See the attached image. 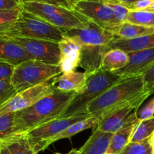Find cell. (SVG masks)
Segmentation results:
<instances>
[{"label": "cell", "mask_w": 154, "mask_h": 154, "mask_svg": "<svg viewBox=\"0 0 154 154\" xmlns=\"http://www.w3.org/2000/svg\"><path fill=\"white\" fill-rule=\"evenodd\" d=\"M76 93V92H63L55 88L51 94L33 105L15 112L16 135L26 133L41 125L60 118Z\"/></svg>", "instance_id": "obj_1"}, {"label": "cell", "mask_w": 154, "mask_h": 154, "mask_svg": "<svg viewBox=\"0 0 154 154\" xmlns=\"http://www.w3.org/2000/svg\"><path fill=\"white\" fill-rule=\"evenodd\" d=\"M148 91L142 75L123 78L89 104L87 114L102 120Z\"/></svg>", "instance_id": "obj_2"}, {"label": "cell", "mask_w": 154, "mask_h": 154, "mask_svg": "<svg viewBox=\"0 0 154 154\" xmlns=\"http://www.w3.org/2000/svg\"><path fill=\"white\" fill-rule=\"evenodd\" d=\"M121 79V77L115 72L102 69L88 75L84 87L76 93V96L63 111L60 118H67L87 114L89 104L98 99Z\"/></svg>", "instance_id": "obj_3"}, {"label": "cell", "mask_w": 154, "mask_h": 154, "mask_svg": "<svg viewBox=\"0 0 154 154\" xmlns=\"http://www.w3.org/2000/svg\"><path fill=\"white\" fill-rule=\"evenodd\" d=\"M0 36L40 39L59 43L64 35L60 29L29 12L21 10L17 20L0 31Z\"/></svg>", "instance_id": "obj_4"}, {"label": "cell", "mask_w": 154, "mask_h": 154, "mask_svg": "<svg viewBox=\"0 0 154 154\" xmlns=\"http://www.w3.org/2000/svg\"><path fill=\"white\" fill-rule=\"evenodd\" d=\"M21 9L32 14L63 31L87 26L90 20L73 9L37 2L21 4Z\"/></svg>", "instance_id": "obj_5"}, {"label": "cell", "mask_w": 154, "mask_h": 154, "mask_svg": "<svg viewBox=\"0 0 154 154\" xmlns=\"http://www.w3.org/2000/svg\"><path fill=\"white\" fill-rule=\"evenodd\" d=\"M63 74L60 66L27 60L14 67L11 82L17 93Z\"/></svg>", "instance_id": "obj_6"}, {"label": "cell", "mask_w": 154, "mask_h": 154, "mask_svg": "<svg viewBox=\"0 0 154 154\" xmlns=\"http://www.w3.org/2000/svg\"><path fill=\"white\" fill-rule=\"evenodd\" d=\"M90 117V114H83L67 118L56 119L35 127L24 134L26 135L35 153L38 154L52 144L54 138L71 125Z\"/></svg>", "instance_id": "obj_7"}, {"label": "cell", "mask_w": 154, "mask_h": 154, "mask_svg": "<svg viewBox=\"0 0 154 154\" xmlns=\"http://www.w3.org/2000/svg\"><path fill=\"white\" fill-rule=\"evenodd\" d=\"M55 78L17 93L0 108V114L15 113L26 109L51 94L55 90L54 84Z\"/></svg>", "instance_id": "obj_8"}, {"label": "cell", "mask_w": 154, "mask_h": 154, "mask_svg": "<svg viewBox=\"0 0 154 154\" xmlns=\"http://www.w3.org/2000/svg\"><path fill=\"white\" fill-rule=\"evenodd\" d=\"M7 38L20 45L32 60L54 66L60 65V50L58 42L19 37Z\"/></svg>", "instance_id": "obj_9"}, {"label": "cell", "mask_w": 154, "mask_h": 154, "mask_svg": "<svg viewBox=\"0 0 154 154\" xmlns=\"http://www.w3.org/2000/svg\"><path fill=\"white\" fill-rule=\"evenodd\" d=\"M72 9L89 20L113 33L120 25L116 20L112 8L99 0H82L77 3Z\"/></svg>", "instance_id": "obj_10"}, {"label": "cell", "mask_w": 154, "mask_h": 154, "mask_svg": "<svg viewBox=\"0 0 154 154\" xmlns=\"http://www.w3.org/2000/svg\"><path fill=\"white\" fill-rule=\"evenodd\" d=\"M152 94L153 93L151 91L147 92L123 108L114 111V112L100 120V123L96 129L102 132L112 134L115 133L116 132L129 124L130 122L138 118L137 111H138L141 105L144 103V101Z\"/></svg>", "instance_id": "obj_11"}, {"label": "cell", "mask_w": 154, "mask_h": 154, "mask_svg": "<svg viewBox=\"0 0 154 154\" xmlns=\"http://www.w3.org/2000/svg\"><path fill=\"white\" fill-rule=\"evenodd\" d=\"M63 35L80 46L108 45L116 38L112 32L99 26L92 21H90L85 28L66 30L63 31Z\"/></svg>", "instance_id": "obj_12"}, {"label": "cell", "mask_w": 154, "mask_h": 154, "mask_svg": "<svg viewBox=\"0 0 154 154\" xmlns=\"http://www.w3.org/2000/svg\"><path fill=\"white\" fill-rule=\"evenodd\" d=\"M154 65V48L129 54V63L123 69L115 73L122 79L134 76H141Z\"/></svg>", "instance_id": "obj_13"}, {"label": "cell", "mask_w": 154, "mask_h": 154, "mask_svg": "<svg viewBox=\"0 0 154 154\" xmlns=\"http://www.w3.org/2000/svg\"><path fill=\"white\" fill-rule=\"evenodd\" d=\"M60 50V62L59 66L63 74L75 72L79 66L81 46L66 37L59 42Z\"/></svg>", "instance_id": "obj_14"}, {"label": "cell", "mask_w": 154, "mask_h": 154, "mask_svg": "<svg viewBox=\"0 0 154 154\" xmlns=\"http://www.w3.org/2000/svg\"><path fill=\"white\" fill-rule=\"evenodd\" d=\"M109 51L108 45L81 46L79 66L85 70L87 75L95 73L101 69L104 57Z\"/></svg>", "instance_id": "obj_15"}, {"label": "cell", "mask_w": 154, "mask_h": 154, "mask_svg": "<svg viewBox=\"0 0 154 154\" xmlns=\"http://www.w3.org/2000/svg\"><path fill=\"white\" fill-rule=\"evenodd\" d=\"M32 58L20 45L5 36H0V60L16 66Z\"/></svg>", "instance_id": "obj_16"}, {"label": "cell", "mask_w": 154, "mask_h": 154, "mask_svg": "<svg viewBox=\"0 0 154 154\" xmlns=\"http://www.w3.org/2000/svg\"><path fill=\"white\" fill-rule=\"evenodd\" d=\"M109 50L120 49L127 54L154 48V33L140 38L124 39L116 37L108 45Z\"/></svg>", "instance_id": "obj_17"}, {"label": "cell", "mask_w": 154, "mask_h": 154, "mask_svg": "<svg viewBox=\"0 0 154 154\" xmlns=\"http://www.w3.org/2000/svg\"><path fill=\"white\" fill-rule=\"evenodd\" d=\"M112 133L94 129L85 144L79 150V154H105L111 143Z\"/></svg>", "instance_id": "obj_18"}, {"label": "cell", "mask_w": 154, "mask_h": 154, "mask_svg": "<svg viewBox=\"0 0 154 154\" xmlns=\"http://www.w3.org/2000/svg\"><path fill=\"white\" fill-rule=\"evenodd\" d=\"M88 75L84 72H72L56 77L54 84L56 89L63 92H79L87 81Z\"/></svg>", "instance_id": "obj_19"}, {"label": "cell", "mask_w": 154, "mask_h": 154, "mask_svg": "<svg viewBox=\"0 0 154 154\" xmlns=\"http://www.w3.org/2000/svg\"><path fill=\"white\" fill-rule=\"evenodd\" d=\"M140 120H141L138 118L135 119L126 126L113 134L107 153L120 154L121 153L124 147L130 142L132 132Z\"/></svg>", "instance_id": "obj_20"}, {"label": "cell", "mask_w": 154, "mask_h": 154, "mask_svg": "<svg viewBox=\"0 0 154 154\" xmlns=\"http://www.w3.org/2000/svg\"><path fill=\"white\" fill-rule=\"evenodd\" d=\"M129 63V54L120 49L110 50L104 57L101 69L115 72L123 69Z\"/></svg>", "instance_id": "obj_21"}, {"label": "cell", "mask_w": 154, "mask_h": 154, "mask_svg": "<svg viewBox=\"0 0 154 154\" xmlns=\"http://www.w3.org/2000/svg\"><path fill=\"white\" fill-rule=\"evenodd\" d=\"M154 33V28L147 27L138 24L125 22L120 24L114 34L116 37L124 39H132L142 37Z\"/></svg>", "instance_id": "obj_22"}, {"label": "cell", "mask_w": 154, "mask_h": 154, "mask_svg": "<svg viewBox=\"0 0 154 154\" xmlns=\"http://www.w3.org/2000/svg\"><path fill=\"white\" fill-rule=\"evenodd\" d=\"M100 123V119L97 117H93L90 116L88 118L85 120H81L74 124L71 125L69 127L65 129L63 132L59 134L57 137L54 139L53 143L56 142L57 141H60L61 139H65V138H69L70 137L74 136L76 134L82 132V131L86 130L88 129H96L98 125Z\"/></svg>", "instance_id": "obj_23"}, {"label": "cell", "mask_w": 154, "mask_h": 154, "mask_svg": "<svg viewBox=\"0 0 154 154\" xmlns=\"http://www.w3.org/2000/svg\"><path fill=\"white\" fill-rule=\"evenodd\" d=\"M0 142L7 147L11 154H36L24 133L14 135Z\"/></svg>", "instance_id": "obj_24"}, {"label": "cell", "mask_w": 154, "mask_h": 154, "mask_svg": "<svg viewBox=\"0 0 154 154\" xmlns=\"http://www.w3.org/2000/svg\"><path fill=\"white\" fill-rule=\"evenodd\" d=\"M153 132L154 116L151 118L140 120L132 132L130 142H140L148 139L153 135Z\"/></svg>", "instance_id": "obj_25"}, {"label": "cell", "mask_w": 154, "mask_h": 154, "mask_svg": "<svg viewBox=\"0 0 154 154\" xmlns=\"http://www.w3.org/2000/svg\"><path fill=\"white\" fill-rule=\"evenodd\" d=\"M14 116L15 113L0 114V141L16 135Z\"/></svg>", "instance_id": "obj_26"}, {"label": "cell", "mask_w": 154, "mask_h": 154, "mask_svg": "<svg viewBox=\"0 0 154 154\" xmlns=\"http://www.w3.org/2000/svg\"><path fill=\"white\" fill-rule=\"evenodd\" d=\"M126 22L154 28V12L150 11H130Z\"/></svg>", "instance_id": "obj_27"}, {"label": "cell", "mask_w": 154, "mask_h": 154, "mask_svg": "<svg viewBox=\"0 0 154 154\" xmlns=\"http://www.w3.org/2000/svg\"><path fill=\"white\" fill-rule=\"evenodd\" d=\"M120 154H153L150 141L146 139L140 142H130Z\"/></svg>", "instance_id": "obj_28"}, {"label": "cell", "mask_w": 154, "mask_h": 154, "mask_svg": "<svg viewBox=\"0 0 154 154\" xmlns=\"http://www.w3.org/2000/svg\"><path fill=\"white\" fill-rule=\"evenodd\" d=\"M17 93L11 80H0V108Z\"/></svg>", "instance_id": "obj_29"}, {"label": "cell", "mask_w": 154, "mask_h": 154, "mask_svg": "<svg viewBox=\"0 0 154 154\" xmlns=\"http://www.w3.org/2000/svg\"><path fill=\"white\" fill-rule=\"evenodd\" d=\"M22 9L0 10V31L17 20Z\"/></svg>", "instance_id": "obj_30"}, {"label": "cell", "mask_w": 154, "mask_h": 154, "mask_svg": "<svg viewBox=\"0 0 154 154\" xmlns=\"http://www.w3.org/2000/svg\"><path fill=\"white\" fill-rule=\"evenodd\" d=\"M154 116V98L141 108L137 111V117L139 120H143L151 118Z\"/></svg>", "instance_id": "obj_31"}, {"label": "cell", "mask_w": 154, "mask_h": 154, "mask_svg": "<svg viewBox=\"0 0 154 154\" xmlns=\"http://www.w3.org/2000/svg\"><path fill=\"white\" fill-rule=\"evenodd\" d=\"M14 66L0 60V80H11Z\"/></svg>", "instance_id": "obj_32"}, {"label": "cell", "mask_w": 154, "mask_h": 154, "mask_svg": "<svg viewBox=\"0 0 154 154\" xmlns=\"http://www.w3.org/2000/svg\"><path fill=\"white\" fill-rule=\"evenodd\" d=\"M21 4L26 2H37L43 3V4L54 5L62 6V7L66 8L72 9L69 3L66 0H19Z\"/></svg>", "instance_id": "obj_33"}, {"label": "cell", "mask_w": 154, "mask_h": 154, "mask_svg": "<svg viewBox=\"0 0 154 154\" xmlns=\"http://www.w3.org/2000/svg\"><path fill=\"white\" fill-rule=\"evenodd\" d=\"M142 76L144 78L146 88L150 90L153 93V89L154 87V65L153 67H151L148 71H147Z\"/></svg>", "instance_id": "obj_34"}, {"label": "cell", "mask_w": 154, "mask_h": 154, "mask_svg": "<svg viewBox=\"0 0 154 154\" xmlns=\"http://www.w3.org/2000/svg\"><path fill=\"white\" fill-rule=\"evenodd\" d=\"M152 3V0H139V1L135 2L133 4L130 5L127 7L129 11H146L147 10Z\"/></svg>", "instance_id": "obj_35"}, {"label": "cell", "mask_w": 154, "mask_h": 154, "mask_svg": "<svg viewBox=\"0 0 154 154\" xmlns=\"http://www.w3.org/2000/svg\"><path fill=\"white\" fill-rule=\"evenodd\" d=\"M21 8L19 0H0V10H14Z\"/></svg>", "instance_id": "obj_36"}, {"label": "cell", "mask_w": 154, "mask_h": 154, "mask_svg": "<svg viewBox=\"0 0 154 154\" xmlns=\"http://www.w3.org/2000/svg\"><path fill=\"white\" fill-rule=\"evenodd\" d=\"M117 1H118L119 2L121 3L122 5H123L126 6V7L127 8L129 5L133 4V3H135V2L139 1V0H117Z\"/></svg>", "instance_id": "obj_37"}, {"label": "cell", "mask_w": 154, "mask_h": 154, "mask_svg": "<svg viewBox=\"0 0 154 154\" xmlns=\"http://www.w3.org/2000/svg\"><path fill=\"white\" fill-rule=\"evenodd\" d=\"M0 154H11L7 147L2 142H0Z\"/></svg>", "instance_id": "obj_38"}, {"label": "cell", "mask_w": 154, "mask_h": 154, "mask_svg": "<svg viewBox=\"0 0 154 154\" xmlns=\"http://www.w3.org/2000/svg\"><path fill=\"white\" fill-rule=\"evenodd\" d=\"M149 141H150V146L152 147V150H153V153L154 154V132L153 135L150 136V138H149Z\"/></svg>", "instance_id": "obj_39"}, {"label": "cell", "mask_w": 154, "mask_h": 154, "mask_svg": "<svg viewBox=\"0 0 154 154\" xmlns=\"http://www.w3.org/2000/svg\"><path fill=\"white\" fill-rule=\"evenodd\" d=\"M66 1H67L69 3V5H71V7L73 8V7L77 4V3L79 2L80 1H82V0H66Z\"/></svg>", "instance_id": "obj_40"}, {"label": "cell", "mask_w": 154, "mask_h": 154, "mask_svg": "<svg viewBox=\"0 0 154 154\" xmlns=\"http://www.w3.org/2000/svg\"><path fill=\"white\" fill-rule=\"evenodd\" d=\"M78 153H79V150H77V149H73V150H72L71 151H69V153H66V154H78ZM55 154H62V153H56Z\"/></svg>", "instance_id": "obj_41"}, {"label": "cell", "mask_w": 154, "mask_h": 154, "mask_svg": "<svg viewBox=\"0 0 154 154\" xmlns=\"http://www.w3.org/2000/svg\"><path fill=\"white\" fill-rule=\"evenodd\" d=\"M146 11H153L154 12V0H152V3L150 5V7L147 8V10Z\"/></svg>", "instance_id": "obj_42"}, {"label": "cell", "mask_w": 154, "mask_h": 154, "mask_svg": "<svg viewBox=\"0 0 154 154\" xmlns=\"http://www.w3.org/2000/svg\"><path fill=\"white\" fill-rule=\"evenodd\" d=\"M153 93H154V87H153Z\"/></svg>", "instance_id": "obj_43"}, {"label": "cell", "mask_w": 154, "mask_h": 154, "mask_svg": "<svg viewBox=\"0 0 154 154\" xmlns=\"http://www.w3.org/2000/svg\"><path fill=\"white\" fill-rule=\"evenodd\" d=\"M105 154H109V153H105Z\"/></svg>", "instance_id": "obj_44"}, {"label": "cell", "mask_w": 154, "mask_h": 154, "mask_svg": "<svg viewBox=\"0 0 154 154\" xmlns=\"http://www.w3.org/2000/svg\"><path fill=\"white\" fill-rule=\"evenodd\" d=\"M78 154H79V153H78Z\"/></svg>", "instance_id": "obj_45"}]
</instances>
